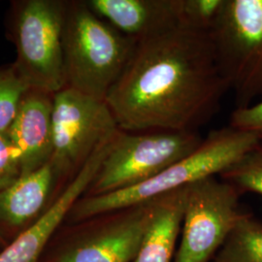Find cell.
<instances>
[{
    "instance_id": "5",
    "label": "cell",
    "mask_w": 262,
    "mask_h": 262,
    "mask_svg": "<svg viewBox=\"0 0 262 262\" xmlns=\"http://www.w3.org/2000/svg\"><path fill=\"white\" fill-rule=\"evenodd\" d=\"M204 137L198 131L120 129L84 196H95L144 183L192 154Z\"/></svg>"
},
{
    "instance_id": "9",
    "label": "cell",
    "mask_w": 262,
    "mask_h": 262,
    "mask_svg": "<svg viewBox=\"0 0 262 262\" xmlns=\"http://www.w3.org/2000/svg\"><path fill=\"white\" fill-rule=\"evenodd\" d=\"M155 199L76 223L56 262H131L150 223Z\"/></svg>"
},
{
    "instance_id": "18",
    "label": "cell",
    "mask_w": 262,
    "mask_h": 262,
    "mask_svg": "<svg viewBox=\"0 0 262 262\" xmlns=\"http://www.w3.org/2000/svg\"><path fill=\"white\" fill-rule=\"evenodd\" d=\"M225 0H182L181 25L212 31L221 16Z\"/></svg>"
},
{
    "instance_id": "11",
    "label": "cell",
    "mask_w": 262,
    "mask_h": 262,
    "mask_svg": "<svg viewBox=\"0 0 262 262\" xmlns=\"http://www.w3.org/2000/svg\"><path fill=\"white\" fill-rule=\"evenodd\" d=\"M54 94L29 89L6 132L19 155L21 176L43 167L54 152Z\"/></svg>"
},
{
    "instance_id": "3",
    "label": "cell",
    "mask_w": 262,
    "mask_h": 262,
    "mask_svg": "<svg viewBox=\"0 0 262 262\" xmlns=\"http://www.w3.org/2000/svg\"><path fill=\"white\" fill-rule=\"evenodd\" d=\"M136 44L97 16L86 1H68L63 31L66 86L105 100Z\"/></svg>"
},
{
    "instance_id": "7",
    "label": "cell",
    "mask_w": 262,
    "mask_h": 262,
    "mask_svg": "<svg viewBox=\"0 0 262 262\" xmlns=\"http://www.w3.org/2000/svg\"><path fill=\"white\" fill-rule=\"evenodd\" d=\"M241 195L219 176L189 185L174 262L213 261L247 213L240 205Z\"/></svg>"
},
{
    "instance_id": "1",
    "label": "cell",
    "mask_w": 262,
    "mask_h": 262,
    "mask_svg": "<svg viewBox=\"0 0 262 262\" xmlns=\"http://www.w3.org/2000/svg\"><path fill=\"white\" fill-rule=\"evenodd\" d=\"M228 91L211 31L179 25L137 41L105 101L122 130L198 131Z\"/></svg>"
},
{
    "instance_id": "21",
    "label": "cell",
    "mask_w": 262,
    "mask_h": 262,
    "mask_svg": "<svg viewBox=\"0 0 262 262\" xmlns=\"http://www.w3.org/2000/svg\"><path fill=\"white\" fill-rule=\"evenodd\" d=\"M4 243V240H3V238H2V236L0 235V244Z\"/></svg>"
},
{
    "instance_id": "12",
    "label": "cell",
    "mask_w": 262,
    "mask_h": 262,
    "mask_svg": "<svg viewBox=\"0 0 262 262\" xmlns=\"http://www.w3.org/2000/svg\"><path fill=\"white\" fill-rule=\"evenodd\" d=\"M100 18L136 41L181 25L182 0H89Z\"/></svg>"
},
{
    "instance_id": "6",
    "label": "cell",
    "mask_w": 262,
    "mask_h": 262,
    "mask_svg": "<svg viewBox=\"0 0 262 262\" xmlns=\"http://www.w3.org/2000/svg\"><path fill=\"white\" fill-rule=\"evenodd\" d=\"M236 108L262 98V0H225L211 31Z\"/></svg>"
},
{
    "instance_id": "8",
    "label": "cell",
    "mask_w": 262,
    "mask_h": 262,
    "mask_svg": "<svg viewBox=\"0 0 262 262\" xmlns=\"http://www.w3.org/2000/svg\"><path fill=\"white\" fill-rule=\"evenodd\" d=\"M54 152L50 160L56 178L76 174L96 149L120 130L105 100L64 88L53 100Z\"/></svg>"
},
{
    "instance_id": "15",
    "label": "cell",
    "mask_w": 262,
    "mask_h": 262,
    "mask_svg": "<svg viewBox=\"0 0 262 262\" xmlns=\"http://www.w3.org/2000/svg\"><path fill=\"white\" fill-rule=\"evenodd\" d=\"M213 262H262V222L246 213Z\"/></svg>"
},
{
    "instance_id": "4",
    "label": "cell",
    "mask_w": 262,
    "mask_h": 262,
    "mask_svg": "<svg viewBox=\"0 0 262 262\" xmlns=\"http://www.w3.org/2000/svg\"><path fill=\"white\" fill-rule=\"evenodd\" d=\"M68 1L26 0L16 6L14 66L30 89L56 94L66 88L63 31Z\"/></svg>"
},
{
    "instance_id": "17",
    "label": "cell",
    "mask_w": 262,
    "mask_h": 262,
    "mask_svg": "<svg viewBox=\"0 0 262 262\" xmlns=\"http://www.w3.org/2000/svg\"><path fill=\"white\" fill-rule=\"evenodd\" d=\"M29 89L14 64L0 66V132L8 131Z\"/></svg>"
},
{
    "instance_id": "2",
    "label": "cell",
    "mask_w": 262,
    "mask_h": 262,
    "mask_svg": "<svg viewBox=\"0 0 262 262\" xmlns=\"http://www.w3.org/2000/svg\"><path fill=\"white\" fill-rule=\"evenodd\" d=\"M260 142L253 133L230 125L211 131L192 154L157 176L110 193L83 196L68 216L73 223H80L96 215L149 202L202 179L220 176Z\"/></svg>"
},
{
    "instance_id": "19",
    "label": "cell",
    "mask_w": 262,
    "mask_h": 262,
    "mask_svg": "<svg viewBox=\"0 0 262 262\" xmlns=\"http://www.w3.org/2000/svg\"><path fill=\"white\" fill-rule=\"evenodd\" d=\"M21 177L17 150L5 132H0V191Z\"/></svg>"
},
{
    "instance_id": "14",
    "label": "cell",
    "mask_w": 262,
    "mask_h": 262,
    "mask_svg": "<svg viewBox=\"0 0 262 262\" xmlns=\"http://www.w3.org/2000/svg\"><path fill=\"white\" fill-rule=\"evenodd\" d=\"M55 178L56 171L49 161L0 191V224L21 226L34 219L45 205Z\"/></svg>"
},
{
    "instance_id": "20",
    "label": "cell",
    "mask_w": 262,
    "mask_h": 262,
    "mask_svg": "<svg viewBox=\"0 0 262 262\" xmlns=\"http://www.w3.org/2000/svg\"><path fill=\"white\" fill-rule=\"evenodd\" d=\"M229 125L253 133L262 142V98L250 106L235 108L230 116Z\"/></svg>"
},
{
    "instance_id": "13",
    "label": "cell",
    "mask_w": 262,
    "mask_h": 262,
    "mask_svg": "<svg viewBox=\"0 0 262 262\" xmlns=\"http://www.w3.org/2000/svg\"><path fill=\"white\" fill-rule=\"evenodd\" d=\"M187 187L155 199L150 223L131 262H174L184 217Z\"/></svg>"
},
{
    "instance_id": "10",
    "label": "cell",
    "mask_w": 262,
    "mask_h": 262,
    "mask_svg": "<svg viewBox=\"0 0 262 262\" xmlns=\"http://www.w3.org/2000/svg\"><path fill=\"white\" fill-rule=\"evenodd\" d=\"M113 139L105 141L88 159L54 204L27 230L0 252V262H36L46 244L76 203L84 196L96 177L104 159L112 147Z\"/></svg>"
},
{
    "instance_id": "16",
    "label": "cell",
    "mask_w": 262,
    "mask_h": 262,
    "mask_svg": "<svg viewBox=\"0 0 262 262\" xmlns=\"http://www.w3.org/2000/svg\"><path fill=\"white\" fill-rule=\"evenodd\" d=\"M219 177L237 187L242 194L253 192L262 196V142Z\"/></svg>"
}]
</instances>
